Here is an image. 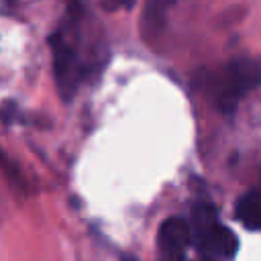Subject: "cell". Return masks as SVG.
Masks as SVG:
<instances>
[{
    "label": "cell",
    "mask_w": 261,
    "mask_h": 261,
    "mask_svg": "<svg viewBox=\"0 0 261 261\" xmlns=\"http://www.w3.org/2000/svg\"><path fill=\"white\" fill-rule=\"evenodd\" d=\"M216 224H218V216H216L214 206H210V204H198V206H194L192 222H190L192 243L196 245V243H198L200 239H204Z\"/></svg>",
    "instance_id": "4"
},
{
    "label": "cell",
    "mask_w": 261,
    "mask_h": 261,
    "mask_svg": "<svg viewBox=\"0 0 261 261\" xmlns=\"http://www.w3.org/2000/svg\"><path fill=\"white\" fill-rule=\"evenodd\" d=\"M237 218L253 230L261 228V194L259 192H249L237 202Z\"/></svg>",
    "instance_id": "5"
},
{
    "label": "cell",
    "mask_w": 261,
    "mask_h": 261,
    "mask_svg": "<svg viewBox=\"0 0 261 261\" xmlns=\"http://www.w3.org/2000/svg\"><path fill=\"white\" fill-rule=\"evenodd\" d=\"M208 86L218 108L230 114L243 94L261 86V61L245 59V57L234 59L226 63L220 71L212 73Z\"/></svg>",
    "instance_id": "1"
},
{
    "label": "cell",
    "mask_w": 261,
    "mask_h": 261,
    "mask_svg": "<svg viewBox=\"0 0 261 261\" xmlns=\"http://www.w3.org/2000/svg\"><path fill=\"white\" fill-rule=\"evenodd\" d=\"M14 114H16V104H14V102H6L4 108H2V118H4V122L10 124L12 118H14Z\"/></svg>",
    "instance_id": "6"
},
{
    "label": "cell",
    "mask_w": 261,
    "mask_h": 261,
    "mask_svg": "<svg viewBox=\"0 0 261 261\" xmlns=\"http://www.w3.org/2000/svg\"><path fill=\"white\" fill-rule=\"evenodd\" d=\"M190 243H192V232H190V224L184 218L171 216L161 222L157 232V245L163 261H184Z\"/></svg>",
    "instance_id": "3"
},
{
    "label": "cell",
    "mask_w": 261,
    "mask_h": 261,
    "mask_svg": "<svg viewBox=\"0 0 261 261\" xmlns=\"http://www.w3.org/2000/svg\"><path fill=\"white\" fill-rule=\"evenodd\" d=\"M49 45L53 47V65H55V77L59 92L63 100H69L84 75V65L77 59V53L67 43L65 35L61 31H55L49 37Z\"/></svg>",
    "instance_id": "2"
},
{
    "label": "cell",
    "mask_w": 261,
    "mask_h": 261,
    "mask_svg": "<svg viewBox=\"0 0 261 261\" xmlns=\"http://www.w3.org/2000/svg\"><path fill=\"white\" fill-rule=\"evenodd\" d=\"M120 261H137L135 257H130V255H122V259Z\"/></svg>",
    "instance_id": "7"
}]
</instances>
